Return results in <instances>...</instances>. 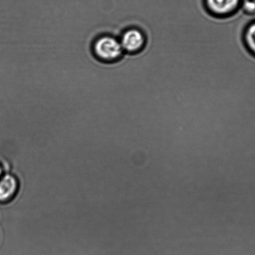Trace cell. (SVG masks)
Here are the masks:
<instances>
[{"mask_svg": "<svg viewBox=\"0 0 255 255\" xmlns=\"http://www.w3.org/2000/svg\"><path fill=\"white\" fill-rule=\"evenodd\" d=\"M93 52L96 59L108 64L120 61L125 53L120 39L110 34L99 36L94 41Z\"/></svg>", "mask_w": 255, "mask_h": 255, "instance_id": "6da1fadb", "label": "cell"}, {"mask_svg": "<svg viewBox=\"0 0 255 255\" xmlns=\"http://www.w3.org/2000/svg\"><path fill=\"white\" fill-rule=\"evenodd\" d=\"M119 39L124 51L127 54H135L142 51L147 41L143 32L133 27L125 29Z\"/></svg>", "mask_w": 255, "mask_h": 255, "instance_id": "7a4b0ae2", "label": "cell"}, {"mask_svg": "<svg viewBox=\"0 0 255 255\" xmlns=\"http://www.w3.org/2000/svg\"><path fill=\"white\" fill-rule=\"evenodd\" d=\"M205 5L213 15L226 17L240 8V0H205Z\"/></svg>", "mask_w": 255, "mask_h": 255, "instance_id": "3957f363", "label": "cell"}, {"mask_svg": "<svg viewBox=\"0 0 255 255\" xmlns=\"http://www.w3.org/2000/svg\"><path fill=\"white\" fill-rule=\"evenodd\" d=\"M18 181L13 175L6 174L0 178V202H6L15 196Z\"/></svg>", "mask_w": 255, "mask_h": 255, "instance_id": "277c9868", "label": "cell"}, {"mask_svg": "<svg viewBox=\"0 0 255 255\" xmlns=\"http://www.w3.org/2000/svg\"><path fill=\"white\" fill-rule=\"evenodd\" d=\"M244 41L248 50L255 56V22L250 23L245 29Z\"/></svg>", "mask_w": 255, "mask_h": 255, "instance_id": "5b68a950", "label": "cell"}, {"mask_svg": "<svg viewBox=\"0 0 255 255\" xmlns=\"http://www.w3.org/2000/svg\"><path fill=\"white\" fill-rule=\"evenodd\" d=\"M243 11L247 14H252L255 11V1H245L242 6Z\"/></svg>", "mask_w": 255, "mask_h": 255, "instance_id": "8992f818", "label": "cell"}, {"mask_svg": "<svg viewBox=\"0 0 255 255\" xmlns=\"http://www.w3.org/2000/svg\"><path fill=\"white\" fill-rule=\"evenodd\" d=\"M2 174H3V170H2L1 165H0V178L2 177Z\"/></svg>", "mask_w": 255, "mask_h": 255, "instance_id": "52a82bcc", "label": "cell"}]
</instances>
